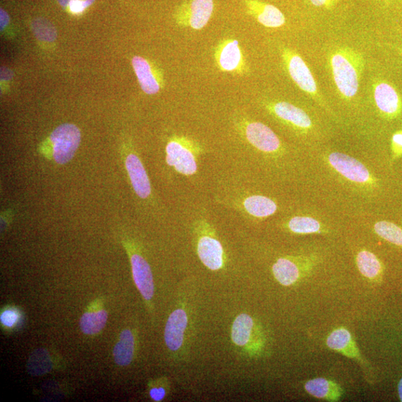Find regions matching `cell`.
Segmentation results:
<instances>
[{
	"label": "cell",
	"instance_id": "cell-27",
	"mask_svg": "<svg viewBox=\"0 0 402 402\" xmlns=\"http://www.w3.org/2000/svg\"><path fill=\"white\" fill-rule=\"evenodd\" d=\"M393 160L402 157V130L396 131L391 139Z\"/></svg>",
	"mask_w": 402,
	"mask_h": 402
},
{
	"label": "cell",
	"instance_id": "cell-6",
	"mask_svg": "<svg viewBox=\"0 0 402 402\" xmlns=\"http://www.w3.org/2000/svg\"><path fill=\"white\" fill-rule=\"evenodd\" d=\"M266 110L281 123L298 133L307 134L314 128L310 116L300 107L286 102H274L265 104Z\"/></svg>",
	"mask_w": 402,
	"mask_h": 402
},
{
	"label": "cell",
	"instance_id": "cell-12",
	"mask_svg": "<svg viewBox=\"0 0 402 402\" xmlns=\"http://www.w3.org/2000/svg\"><path fill=\"white\" fill-rule=\"evenodd\" d=\"M133 277L143 298L151 300L154 297V284L151 267L149 262L138 252L130 256Z\"/></svg>",
	"mask_w": 402,
	"mask_h": 402
},
{
	"label": "cell",
	"instance_id": "cell-31",
	"mask_svg": "<svg viewBox=\"0 0 402 402\" xmlns=\"http://www.w3.org/2000/svg\"><path fill=\"white\" fill-rule=\"evenodd\" d=\"M310 1L315 6L331 9L336 6L340 0H310Z\"/></svg>",
	"mask_w": 402,
	"mask_h": 402
},
{
	"label": "cell",
	"instance_id": "cell-2",
	"mask_svg": "<svg viewBox=\"0 0 402 402\" xmlns=\"http://www.w3.org/2000/svg\"><path fill=\"white\" fill-rule=\"evenodd\" d=\"M365 61L358 51L346 47L334 49L329 56V67L340 96L351 100L358 92Z\"/></svg>",
	"mask_w": 402,
	"mask_h": 402
},
{
	"label": "cell",
	"instance_id": "cell-29",
	"mask_svg": "<svg viewBox=\"0 0 402 402\" xmlns=\"http://www.w3.org/2000/svg\"><path fill=\"white\" fill-rule=\"evenodd\" d=\"M88 6L90 5L85 0H72L69 4L71 11L75 13L83 12Z\"/></svg>",
	"mask_w": 402,
	"mask_h": 402
},
{
	"label": "cell",
	"instance_id": "cell-24",
	"mask_svg": "<svg viewBox=\"0 0 402 402\" xmlns=\"http://www.w3.org/2000/svg\"><path fill=\"white\" fill-rule=\"evenodd\" d=\"M107 320L106 312H87L80 319V327L86 334H95L105 327Z\"/></svg>",
	"mask_w": 402,
	"mask_h": 402
},
{
	"label": "cell",
	"instance_id": "cell-21",
	"mask_svg": "<svg viewBox=\"0 0 402 402\" xmlns=\"http://www.w3.org/2000/svg\"><path fill=\"white\" fill-rule=\"evenodd\" d=\"M254 329V321L247 314L238 315L234 320L231 338L233 342L238 346H245L248 344L252 337Z\"/></svg>",
	"mask_w": 402,
	"mask_h": 402
},
{
	"label": "cell",
	"instance_id": "cell-4",
	"mask_svg": "<svg viewBox=\"0 0 402 402\" xmlns=\"http://www.w3.org/2000/svg\"><path fill=\"white\" fill-rule=\"evenodd\" d=\"M283 59L293 83L316 102L321 104H323L311 70L299 54L292 49L285 48L283 50Z\"/></svg>",
	"mask_w": 402,
	"mask_h": 402
},
{
	"label": "cell",
	"instance_id": "cell-16",
	"mask_svg": "<svg viewBox=\"0 0 402 402\" xmlns=\"http://www.w3.org/2000/svg\"><path fill=\"white\" fill-rule=\"evenodd\" d=\"M217 60L223 71L233 72L240 69L243 56L237 40H226L220 45L217 52Z\"/></svg>",
	"mask_w": 402,
	"mask_h": 402
},
{
	"label": "cell",
	"instance_id": "cell-11",
	"mask_svg": "<svg viewBox=\"0 0 402 402\" xmlns=\"http://www.w3.org/2000/svg\"><path fill=\"white\" fill-rule=\"evenodd\" d=\"M126 167L134 193L142 200L150 198L152 183L140 158L135 153L129 154L126 159Z\"/></svg>",
	"mask_w": 402,
	"mask_h": 402
},
{
	"label": "cell",
	"instance_id": "cell-22",
	"mask_svg": "<svg viewBox=\"0 0 402 402\" xmlns=\"http://www.w3.org/2000/svg\"><path fill=\"white\" fill-rule=\"evenodd\" d=\"M286 229L298 235L321 233L323 226L317 219L308 217H293L285 224Z\"/></svg>",
	"mask_w": 402,
	"mask_h": 402
},
{
	"label": "cell",
	"instance_id": "cell-7",
	"mask_svg": "<svg viewBox=\"0 0 402 402\" xmlns=\"http://www.w3.org/2000/svg\"><path fill=\"white\" fill-rule=\"evenodd\" d=\"M52 154L56 162L64 165L73 158L80 142V132L73 124H63L50 136Z\"/></svg>",
	"mask_w": 402,
	"mask_h": 402
},
{
	"label": "cell",
	"instance_id": "cell-1",
	"mask_svg": "<svg viewBox=\"0 0 402 402\" xmlns=\"http://www.w3.org/2000/svg\"><path fill=\"white\" fill-rule=\"evenodd\" d=\"M212 197L214 202L235 211L249 221H264L276 213V201L267 195L254 193L245 185V179L238 174L216 170L212 178Z\"/></svg>",
	"mask_w": 402,
	"mask_h": 402
},
{
	"label": "cell",
	"instance_id": "cell-19",
	"mask_svg": "<svg viewBox=\"0 0 402 402\" xmlns=\"http://www.w3.org/2000/svg\"><path fill=\"white\" fill-rule=\"evenodd\" d=\"M359 272L366 278L380 281L384 273V265L375 255L368 250H361L356 257Z\"/></svg>",
	"mask_w": 402,
	"mask_h": 402
},
{
	"label": "cell",
	"instance_id": "cell-20",
	"mask_svg": "<svg viewBox=\"0 0 402 402\" xmlns=\"http://www.w3.org/2000/svg\"><path fill=\"white\" fill-rule=\"evenodd\" d=\"M134 338L129 329L124 330L120 334L119 341L116 344L114 350V357L116 363L122 367L128 366L131 363L134 353Z\"/></svg>",
	"mask_w": 402,
	"mask_h": 402
},
{
	"label": "cell",
	"instance_id": "cell-26",
	"mask_svg": "<svg viewBox=\"0 0 402 402\" xmlns=\"http://www.w3.org/2000/svg\"><path fill=\"white\" fill-rule=\"evenodd\" d=\"M35 36L40 40L52 42L56 39L57 34L54 27L44 20H37L32 24Z\"/></svg>",
	"mask_w": 402,
	"mask_h": 402
},
{
	"label": "cell",
	"instance_id": "cell-23",
	"mask_svg": "<svg viewBox=\"0 0 402 402\" xmlns=\"http://www.w3.org/2000/svg\"><path fill=\"white\" fill-rule=\"evenodd\" d=\"M373 230L379 237L396 246L402 248V228L386 221L375 223Z\"/></svg>",
	"mask_w": 402,
	"mask_h": 402
},
{
	"label": "cell",
	"instance_id": "cell-32",
	"mask_svg": "<svg viewBox=\"0 0 402 402\" xmlns=\"http://www.w3.org/2000/svg\"><path fill=\"white\" fill-rule=\"evenodd\" d=\"M0 18H1V30H3L9 23L8 13L4 9L0 10Z\"/></svg>",
	"mask_w": 402,
	"mask_h": 402
},
{
	"label": "cell",
	"instance_id": "cell-33",
	"mask_svg": "<svg viewBox=\"0 0 402 402\" xmlns=\"http://www.w3.org/2000/svg\"><path fill=\"white\" fill-rule=\"evenodd\" d=\"M398 393L399 399L402 402V379L399 381L398 384Z\"/></svg>",
	"mask_w": 402,
	"mask_h": 402
},
{
	"label": "cell",
	"instance_id": "cell-28",
	"mask_svg": "<svg viewBox=\"0 0 402 402\" xmlns=\"http://www.w3.org/2000/svg\"><path fill=\"white\" fill-rule=\"evenodd\" d=\"M19 319L18 313L12 310H6L0 317L2 324L8 328H11L15 326Z\"/></svg>",
	"mask_w": 402,
	"mask_h": 402
},
{
	"label": "cell",
	"instance_id": "cell-34",
	"mask_svg": "<svg viewBox=\"0 0 402 402\" xmlns=\"http://www.w3.org/2000/svg\"><path fill=\"white\" fill-rule=\"evenodd\" d=\"M58 1L61 6L63 7H66L67 6H69L72 0H58Z\"/></svg>",
	"mask_w": 402,
	"mask_h": 402
},
{
	"label": "cell",
	"instance_id": "cell-30",
	"mask_svg": "<svg viewBox=\"0 0 402 402\" xmlns=\"http://www.w3.org/2000/svg\"><path fill=\"white\" fill-rule=\"evenodd\" d=\"M150 394L154 401H160L166 397V392L164 387L159 386L152 388Z\"/></svg>",
	"mask_w": 402,
	"mask_h": 402
},
{
	"label": "cell",
	"instance_id": "cell-13",
	"mask_svg": "<svg viewBox=\"0 0 402 402\" xmlns=\"http://www.w3.org/2000/svg\"><path fill=\"white\" fill-rule=\"evenodd\" d=\"M248 13L267 28H279L286 23V18L281 11L273 5L258 0H245Z\"/></svg>",
	"mask_w": 402,
	"mask_h": 402
},
{
	"label": "cell",
	"instance_id": "cell-18",
	"mask_svg": "<svg viewBox=\"0 0 402 402\" xmlns=\"http://www.w3.org/2000/svg\"><path fill=\"white\" fill-rule=\"evenodd\" d=\"M132 63L142 90L150 95L158 92L160 86L150 63L142 57L135 56Z\"/></svg>",
	"mask_w": 402,
	"mask_h": 402
},
{
	"label": "cell",
	"instance_id": "cell-17",
	"mask_svg": "<svg viewBox=\"0 0 402 402\" xmlns=\"http://www.w3.org/2000/svg\"><path fill=\"white\" fill-rule=\"evenodd\" d=\"M305 389L313 397L328 401H339L344 393L339 384L324 378L308 381Z\"/></svg>",
	"mask_w": 402,
	"mask_h": 402
},
{
	"label": "cell",
	"instance_id": "cell-8",
	"mask_svg": "<svg viewBox=\"0 0 402 402\" xmlns=\"http://www.w3.org/2000/svg\"><path fill=\"white\" fill-rule=\"evenodd\" d=\"M214 11L213 0H190L183 4L176 13V20L182 26L197 30L208 23Z\"/></svg>",
	"mask_w": 402,
	"mask_h": 402
},
{
	"label": "cell",
	"instance_id": "cell-3",
	"mask_svg": "<svg viewBox=\"0 0 402 402\" xmlns=\"http://www.w3.org/2000/svg\"><path fill=\"white\" fill-rule=\"evenodd\" d=\"M240 136L254 152L269 159H278L285 153L283 143L274 131L257 121H245L239 126Z\"/></svg>",
	"mask_w": 402,
	"mask_h": 402
},
{
	"label": "cell",
	"instance_id": "cell-9",
	"mask_svg": "<svg viewBox=\"0 0 402 402\" xmlns=\"http://www.w3.org/2000/svg\"><path fill=\"white\" fill-rule=\"evenodd\" d=\"M373 97L381 115L388 120L397 118L402 111V100L396 89L384 82L373 85Z\"/></svg>",
	"mask_w": 402,
	"mask_h": 402
},
{
	"label": "cell",
	"instance_id": "cell-5",
	"mask_svg": "<svg viewBox=\"0 0 402 402\" xmlns=\"http://www.w3.org/2000/svg\"><path fill=\"white\" fill-rule=\"evenodd\" d=\"M329 166L348 181L364 186L377 183L369 169L358 159L341 152H332L327 157Z\"/></svg>",
	"mask_w": 402,
	"mask_h": 402
},
{
	"label": "cell",
	"instance_id": "cell-25",
	"mask_svg": "<svg viewBox=\"0 0 402 402\" xmlns=\"http://www.w3.org/2000/svg\"><path fill=\"white\" fill-rule=\"evenodd\" d=\"M52 368L51 360L49 353L43 348L35 351L27 364V369L30 374L35 375H42L49 372Z\"/></svg>",
	"mask_w": 402,
	"mask_h": 402
},
{
	"label": "cell",
	"instance_id": "cell-14",
	"mask_svg": "<svg viewBox=\"0 0 402 402\" xmlns=\"http://www.w3.org/2000/svg\"><path fill=\"white\" fill-rule=\"evenodd\" d=\"M188 316L183 308H178L169 316L165 328V342L169 351L177 352L183 346Z\"/></svg>",
	"mask_w": 402,
	"mask_h": 402
},
{
	"label": "cell",
	"instance_id": "cell-10",
	"mask_svg": "<svg viewBox=\"0 0 402 402\" xmlns=\"http://www.w3.org/2000/svg\"><path fill=\"white\" fill-rule=\"evenodd\" d=\"M311 265L306 258L281 257L273 264L272 272L281 286H290L297 283L304 272L310 271Z\"/></svg>",
	"mask_w": 402,
	"mask_h": 402
},
{
	"label": "cell",
	"instance_id": "cell-15",
	"mask_svg": "<svg viewBox=\"0 0 402 402\" xmlns=\"http://www.w3.org/2000/svg\"><path fill=\"white\" fill-rule=\"evenodd\" d=\"M327 344L331 350L336 351L348 358H353L361 364H364L359 348L351 333L347 329L339 328L334 330L329 334Z\"/></svg>",
	"mask_w": 402,
	"mask_h": 402
}]
</instances>
